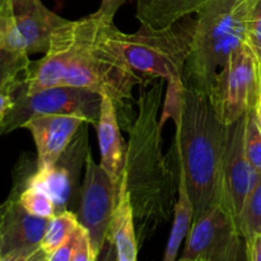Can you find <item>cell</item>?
<instances>
[{
	"label": "cell",
	"mask_w": 261,
	"mask_h": 261,
	"mask_svg": "<svg viewBox=\"0 0 261 261\" xmlns=\"http://www.w3.org/2000/svg\"><path fill=\"white\" fill-rule=\"evenodd\" d=\"M114 19L98 13L79 20H68L53 33L42 59L31 61L25 73L24 91L37 93L53 87H75L109 96L122 112L125 126L134 120L127 116L133 91L144 84V76L133 70L109 38Z\"/></svg>",
	"instance_id": "cell-1"
},
{
	"label": "cell",
	"mask_w": 261,
	"mask_h": 261,
	"mask_svg": "<svg viewBox=\"0 0 261 261\" xmlns=\"http://www.w3.org/2000/svg\"><path fill=\"white\" fill-rule=\"evenodd\" d=\"M261 97V56L247 41L229 55L217 74L209 98L218 119L231 125L256 109Z\"/></svg>",
	"instance_id": "cell-6"
},
{
	"label": "cell",
	"mask_w": 261,
	"mask_h": 261,
	"mask_svg": "<svg viewBox=\"0 0 261 261\" xmlns=\"http://www.w3.org/2000/svg\"><path fill=\"white\" fill-rule=\"evenodd\" d=\"M0 218H2V205H0Z\"/></svg>",
	"instance_id": "cell-35"
},
{
	"label": "cell",
	"mask_w": 261,
	"mask_h": 261,
	"mask_svg": "<svg viewBox=\"0 0 261 261\" xmlns=\"http://www.w3.org/2000/svg\"><path fill=\"white\" fill-rule=\"evenodd\" d=\"M40 251L41 247H28V249L15 250V251L0 256V261H31Z\"/></svg>",
	"instance_id": "cell-27"
},
{
	"label": "cell",
	"mask_w": 261,
	"mask_h": 261,
	"mask_svg": "<svg viewBox=\"0 0 261 261\" xmlns=\"http://www.w3.org/2000/svg\"><path fill=\"white\" fill-rule=\"evenodd\" d=\"M178 166V165H177ZM194 222V206L189 195L185 176L178 167V189L177 200L173 209V223L168 237L167 246L162 261H177V255L182 242L188 237L189 231Z\"/></svg>",
	"instance_id": "cell-18"
},
{
	"label": "cell",
	"mask_w": 261,
	"mask_h": 261,
	"mask_svg": "<svg viewBox=\"0 0 261 261\" xmlns=\"http://www.w3.org/2000/svg\"><path fill=\"white\" fill-rule=\"evenodd\" d=\"M88 124L83 122L74 139L51 167L36 170L27 178V184L47 194L55 205L56 213L75 212L81 196V171L91 152L88 147Z\"/></svg>",
	"instance_id": "cell-9"
},
{
	"label": "cell",
	"mask_w": 261,
	"mask_h": 261,
	"mask_svg": "<svg viewBox=\"0 0 261 261\" xmlns=\"http://www.w3.org/2000/svg\"><path fill=\"white\" fill-rule=\"evenodd\" d=\"M30 55L0 47V93L10 94L25 81Z\"/></svg>",
	"instance_id": "cell-20"
},
{
	"label": "cell",
	"mask_w": 261,
	"mask_h": 261,
	"mask_svg": "<svg viewBox=\"0 0 261 261\" xmlns=\"http://www.w3.org/2000/svg\"><path fill=\"white\" fill-rule=\"evenodd\" d=\"M96 261H116V251H115V245L112 240L107 239L106 242L102 246L101 251L97 255Z\"/></svg>",
	"instance_id": "cell-30"
},
{
	"label": "cell",
	"mask_w": 261,
	"mask_h": 261,
	"mask_svg": "<svg viewBox=\"0 0 261 261\" xmlns=\"http://www.w3.org/2000/svg\"><path fill=\"white\" fill-rule=\"evenodd\" d=\"M173 148L194 206V221L224 204L223 160L227 126L209 94L185 84Z\"/></svg>",
	"instance_id": "cell-3"
},
{
	"label": "cell",
	"mask_w": 261,
	"mask_h": 261,
	"mask_svg": "<svg viewBox=\"0 0 261 261\" xmlns=\"http://www.w3.org/2000/svg\"><path fill=\"white\" fill-rule=\"evenodd\" d=\"M249 42L261 54V0L255 7L249 25Z\"/></svg>",
	"instance_id": "cell-25"
},
{
	"label": "cell",
	"mask_w": 261,
	"mask_h": 261,
	"mask_svg": "<svg viewBox=\"0 0 261 261\" xmlns=\"http://www.w3.org/2000/svg\"><path fill=\"white\" fill-rule=\"evenodd\" d=\"M182 257L193 261H247L246 239L224 204L193 222Z\"/></svg>",
	"instance_id": "cell-8"
},
{
	"label": "cell",
	"mask_w": 261,
	"mask_h": 261,
	"mask_svg": "<svg viewBox=\"0 0 261 261\" xmlns=\"http://www.w3.org/2000/svg\"><path fill=\"white\" fill-rule=\"evenodd\" d=\"M96 127L101 153L99 165L106 171L115 189L119 191L125 167L127 144L120 134L119 114L114 101L109 96H102L101 114Z\"/></svg>",
	"instance_id": "cell-15"
},
{
	"label": "cell",
	"mask_w": 261,
	"mask_h": 261,
	"mask_svg": "<svg viewBox=\"0 0 261 261\" xmlns=\"http://www.w3.org/2000/svg\"><path fill=\"white\" fill-rule=\"evenodd\" d=\"M83 122L87 121L75 115H38L23 125L37 148V170L51 167L58 161Z\"/></svg>",
	"instance_id": "cell-12"
},
{
	"label": "cell",
	"mask_w": 261,
	"mask_h": 261,
	"mask_svg": "<svg viewBox=\"0 0 261 261\" xmlns=\"http://www.w3.org/2000/svg\"><path fill=\"white\" fill-rule=\"evenodd\" d=\"M117 196L119 191L115 189L106 171L94 162L93 155L89 152L84 166L76 217L81 226L88 232L97 255L109 239Z\"/></svg>",
	"instance_id": "cell-10"
},
{
	"label": "cell",
	"mask_w": 261,
	"mask_h": 261,
	"mask_svg": "<svg viewBox=\"0 0 261 261\" xmlns=\"http://www.w3.org/2000/svg\"><path fill=\"white\" fill-rule=\"evenodd\" d=\"M12 10L15 30L28 55L45 54L53 33L66 20L51 12L41 0H12Z\"/></svg>",
	"instance_id": "cell-13"
},
{
	"label": "cell",
	"mask_w": 261,
	"mask_h": 261,
	"mask_svg": "<svg viewBox=\"0 0 261 261\" xmlns=\"http://www.w3.org/2000/svg\"><path fill=\"white\" fill-rule=\"evenodd\" d=\"M109 237L115 245L116 261H138L139 239L135 228L134 212L124 175L120 182L117 204L112 217Z\"/></svg>",
	"instance_id": "cell-16"
},
{
	"label": "cell",
	"mask_w": 261,
	"mask_h": 261,
	"mask_svg": "<svg viewBox=\"0 0 261 261\" xmlns=\"http://www.w3.org/2000/svg\"><path fill=\"white\" fill-rule=\"evenodd\" d=\"M13 103H14V101H13V97L10 94L0 93V121L9 112V110L13 107Z\"/></svg>",
	"instance_id": "cell-31"
},
{
	"label": "cell",
	"mask_w": 261,
	"mask_h": 261,
	"mask_svg": "<svg viewBox=\"0 0 261 261\" xmlns=\"http://www.w3.org/2000/svg\"><path fill=\"white\" fill-rule=\"evenodd\" d=\"M260 55H261V54H260Z\"/></svg>",
	"instance_id": "cell-36"
},
{
	"label": "cell",
	"mask_w": 261,
	"mask_h": 261,
	"mask_svg": "<svg viewBox=\"0 0 261 261\" xmlns=\"http://www.w3.org/2000/svg\"><path fill=\"white\" fill-rule=\"evenodd\" d=\"M195 20L176 23L165 30L140 24L134 33H125L112 23L109 38L127 65L145 79H182L193 48Z\"/></svg>",
	"instance_id": "cell-5"
},
{
	"label": "cell",
	"mask_w": 261,
	"mask_h": 261,
	"mask_svg": "<svg viewBox=\"0 0 261 261\" xmlns=\"http://www.w3.org/2000/svg\"><path fill=\"white\" fill-rule=\"evenodd\" d=\"M31 261H50V255H47L46 252H43L42 250H41V251Z\"/></svg>",
	"instance_id": "cell-32"
},
{
	"label": "cell",
	"mask_w": 261,
	"mask_h": 261,
	"mask_svg": "<svg viewBox=\"0 0 261 261\" xmlns=\"http://www.w3.org/2000/svg\"><path fill=\"white\" fill-rule=\"evenodd\" d=\"M206 0H137L140 24L153 30L172 27L193 13H198Z\"/></svg>",
	"instance_id": "cell-17"
},
{
	"label": "cell",
	"mask_w": 261,
	"mask_h": 261,
	"mask_svg": "<svg viewBox=\"0 0 261 261\" xmlns=\"http://www.w3.org/2000/svg\"><path fill=\"white\" fill-rule=\"evenodd\" d=\"M79 226L81 223L75 212L65 211L56 213L46 224L45 233L40 245L41 250L47 255H51L75 233Z\"/></svg>",
	"instance_id": "cell-19"
},
{
	"label": "cell",
	"mask_w": 261,
	"mask_h": 261,
	"mask_svg": "<svg viewBox=\"0 0 261 261\" xmlns=\"http://www.w3.org/2000/svg\"><path fill=\"white\" fill-rule=\"evenodd\" d=\"M48 219L28 213L18 201V189L2 204L0 256L28 247H41Z\"/></svg>",
	"instance_id": "cell-14"
},
{
	"label": "cell",
	"mask_w": 261,
	"mask_h": 261,
	"mask_svg": "<svg viewBox=\"0 0 261 261\" xmlns=\"http://www.w3.org/2000/svg\"><path fill=\"white\" fill-rule=\"evenodd\" d=\"M259 0H206L196 14L193 48L182 81L209 94L232 53L249 41V25Z\"/></svg>",
	"instance_id": "cell-4"
},
{
	"label": "cell",
	"mask_w": 261,
	"mask_h": 261,
	"mask_svg": "<svg viewBox=\"0 0 261 261\" xmlns=\"http://www.w3.org/2000/svg\"><path fill=\"white\" fill-rule=\"evenodd\" d=\"M97 254L92 246L91 239L88 232L83 226L78 228V239H76V246L74 250L71 261H96Z\"/></svg>",
	"instance_id": "cell-24"
},
{
	"label": "cell",
	"mask_w": 261,
	"mask_h": 261,
	"mask_svg": "<svg viewBox=\"0 0 261 261\" xmlns=\"http://www.w3.org/2000/svg\"><path fill=\"white\" fill-rule=\"evenodd\" d=\"M177 261H193V260H190V259H186V257H180V259H178Z\"/></svg>",
	"instance_id": "cell-34"
},
{
	"label": "cell",
	"mask_w": 261,
	"mask_h": 261,
	"mask_svg": "<svg viewBox=\"0 0 261 261\" xmlns=\"http://www.w3.org/2000/svg\"><path fill=\"white\" fill-rule=\"evenodd\" d=\"M256 112H257V119H259V124L261 127V97H260L259 105H257V107H256Z\"/></svg>",
	"instance_id": "cell-33"
},
{
	"label": "cell",
	"mask_w": 261,
	"mask_h": 261,
	"mask_svg": "<svg viewBox=\"0 0 261 261\" xmlns=\"http://www.w3.org/2000/svg\"><path fill=\"white\" fill-rule=\"evenodd\" d=\"M18 201L28 213L35 217L50 219L56 214L55 205L50 196L40 189L28 185L27 181L24 186H22V184L19 185Z\"/></svg>",
	"instance_id": "cell-22"
},
{
	"label": "cell",
	"mask_w": 261,
	"mask_h": 261,
	"mask_svg": "<svg viewBox=\"0 0 261 261\" xmlns=\"http://www.w3.org/2000/svg\"><path fill=\"white\" fill-rule=\"evenodd\" d=\"M245 117V152L255 171L261 173V127L256 109L246 112Z\"/></svg>",
	"instance_id": "cell-23"
},
{
	"label": "cell",
	"mask_w": 261,
	"mask_h": 261,
	"mask_svg": "<svg viewBox=\"0 0 261 261\" xmlns=\"http://www.w3.org/2000/svg\"><path fill=\"white\" fill-rule=\"evenodd\" d=\"M76 239H78V229L65 244L61 245L58 250H55L50 255V261H71L76 246Z\"/></svg>",
	"instance_id": "cell-26"
},
{
	"label": "cell",
	"mask_w": 261,
	"mask_h": 261,
	"mask_svg": "<svg viewBox=\"0 0 261 261\" xmlns=\"http://www.w3.org/2000/svg\"><path fill=\"white\" fill-rule=\"evenodd\" d=\"M24 82L10 93L14 103L0 121V135L23 127L28 120L38 115H75L96 126L101 114V94L84 88L64 86L27 94Z\"/></svg>",
	"instance_id": "cell-7"
},
{
	"label": "cell",
	"mask_w": 261,
	"mask_h": 261,
	"mask_svg": "<svg viewBox=\"0 0 261 261\" xmlns=\"http://www.w3.org/2000/svg\"><path fill=\"white\" fill-rule=\"evenodd\" d=\"M260 56H261V55H260Z\"/></svg>",
	"instance_id": "cell-37"
},
{
	"label": "cell",
	"mask_w": 261,
	"mask_h": 261,
	"mask_svg": "<svg viewBox=\"0 0 261 261\" xmlns=\"http://www.w3.org/2000/svg\"><path fill=\"white\" fill-rule=\"evenodd\" d=\"M246 246L247 261H261V233L246 241Z\"/></svg>",
	"instance_id": "cell-29"
},
{
	"label": "cell",
	"mask_w": 261,
	"mask_h": 261,
	"mask_svg": "<svg viewBox=\"0 0 261 261\" xmlns=\"http://www.w3.org/2000/svg\"><path fill=\"white\" fill-rule=\"evenodd\" d=\"M125 3H126V0H101V5H99V9L97 10V13L101 14L102 17H106L109 18V19H114L117 10H119Z\"/></svg>",
	"instance_id": "cell-28"
},
{
	"label": "cell",
	"mask_w": 261,
	"mask_h": 261,
	"mask_svg": "<svg viewBox=\"0 0 261 261\" xmlns=\"http://www.w3.org/2000/svg\"><path fill=\"white\" fill-rule=\"evenodd\" d=\"M237 223L246 241L261 233V173L242 204Z\"/></svg>",
	"instance_id": "cell-21"
},
{
	"label": "cell",
	"mask_w": 261,
	"mask_h": 261,
	"mask_svg": "<svg viewBox=\"0 0 261 261\" xmlns=\"http://www.w3.org/2000/svg\"><path fill=\"white\" fill-rule=\"evenodd\" d=\"M245 116L233 124L227 125L223 160L224 205L236 216V218L245 199L254 188L260 175L249 162L245 152Z\"/></svg>",
	"instance_id": "cell-11"
},
{
	"label": "cell",
	"mask_w": 261,
	"mask_h": 261,
	"mask_svg": "<svg viewBox=\"0 0 261 261\" xmlns=\"http://www.w3.org/2000/svg\"><path fill=\"white\" fill-rule=\"evenodd\" d=\"M163 81L143 88L138 114L127 129L124 175L130 194L138 239L143 240L173 214L178 189V170L162 153V125L158 119L162 105Z\"/></svg>",
	"instance_id": "cell-2"
}]
</instances>
